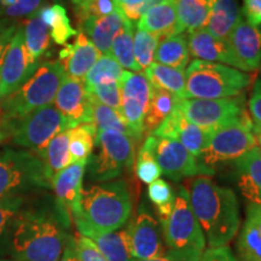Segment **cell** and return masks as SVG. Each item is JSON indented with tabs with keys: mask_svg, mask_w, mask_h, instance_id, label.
I'll use <instances>...</instances> for the list:
<instances>
[{
	"mask_svg": "<svg viewBox=\"0 0 261 261\" xmlns=\"http://www.w3.org/2000/svg\"><path fill=\"white\" fill-rule=\"evenodd\" d=\"M196 219L211 248L227 246L240 228V204L231 189L205 175L196 177L188 189Z\"/></svg>",
	"mask_w": 261,
	"mask_h": 261,
	"instance_id": "cell-1",
	"label": "cell"
},
{
	"mask_svg": "<svg viewBox=\"0 0 261 261\" xmlns=\"http://www.w3.org/2000/svg\"><path fill=\"white\" fill-rule=\"evenodd\" d=\"M67 238L58 215L44 211L22 210L10 233L17 261H61Z\"/></svg>",
	"mask_w": 261,
	"mask_h": 261,
	"instance_id": "cell-2",
	"label": "cell"
},
{
	"mask_svg": "<svg viewBox=\"0 0 261 261\" xmlns=\"http://www.w3.org/2000/svg\"><path fill=\"white\" fill-rule=\"evenodd\" d=\"M132 196L125 180L94 184L83 191L81 211L73 221L81 236L122 228L132 213Z\"/></svg>",
	"mask_w": 261,
	"mask_h": 261,
	"instance_id": "cell-3",
	"label": "cell"
},
{
	"mask_svg": "<svg viewBox=\"0 0 261 261\" xmlns=\"http://www.w3.org/2000/svg\"><path fill=\"white\" fill-rule=\"evenodd\" d=\"M67 77L60 61H44L17 91L0 100V127L4 129L29 113L51 106Z\"/></svg>",
	"mask_w": 261,
	"mask_h": 261,
	"instance_id": "cell-4",
	"label": "cell"
},
{
	"mask_svg": "<svg viewBox=\"0 0 261 261\" xmlns=\"http://www.w3.org/2000/svg\"><path fill=\"white\" fill-rule=\"evenodd\" d=\"M171 261H200L205 250V236L196 219L188 189L179 185L171 217L162 225Z\"/></svg>",
	"mask_w": 261,
	"mask_h": 261,
	"instance_id": "cell-5",
	"label": "cell"
},
{
	"mask_svg": "<svg viewBox=\"0 0 261 261\" xmlns=\"http://www.w3.org/2000/svg\"><path fill=\"white\" fill-rule=\"evenodd\" d=\"M185 77L188 99L236 97L252 83V77L246 71L202 60H194L188 64Z\"/></svg>",
	"mask_w": 261,
	"mask_h": 261,
	"instance_id": "cell-6",
	"label": "cell"
},
{
	"mask_svg": "<svg viewBox=\"0 0 261 261\" xmlns=\"http://www.w3.org/2000/svg\"><path fill=\"white\" fill-rule=\"evenodd\" d=\"M94 146L96 154L87 161L89 178L92 181L114 180L129 172L135 165L136 142L129 136L115 130H98Z\"/></svg>",
	"mask_w": 261,
	"mask_h": 261,
	"instance_id": "cell-7",
	"label": "cell"
},
{
	"mask_svg": "<svg viewBox=\"0 0 261 261\" xmlns=\"http://www.w3.org/2000/svg\"><path fill=\"white\" fill-rule=\"evenodd\" d=\"M51 188L37 152L6 148L0 151V198Z\"/></svg>",
	"mask_w": 261,
	"mask_h": 261,
	"instance_id": "cell-8",
	"label": "cell"
},
{
	"mask_svg": "<svg viewBox=\"0 0 261 261\" xmlns=\"http://www.w3.org/2000/svg\"><path fill=\"white\" fill-rule=\"evenodd\" d=\"M71 129L68 120L55 106H46L29 113L22 119L3 129L6 138L23 148L33 149L39 154L58 133Z\"/></svg>",
	"mask_w": 261,
	"mask_h": 261,
	"instance_id": "cell-9",
	"label": "cell"
},
{
	"mask_svg": "<svg viewBox=\"0 0 261 261\" xmlns=\"http://www.w3.org/2000/svg\"><path fill=\"white\" fill-rule=\"evenodd\" d=\"M253 126L254 121L247 113L237 121L213 130L198 160L207 167L213 168L217 163L234 161L241 158L256 146Z\"/></svg>",
	"mask_w": 261,
	"mask_h": 261,
	"instance_id": "cell-10",
	"label": "cell"
},
{
	"mask_svg": "<svg viewBox=\"0 0 261 261\" xmlns=\"http://www.w3.org/2000/svg\"><path fill=\"white\" fill-rule=\"evenodd\" d=\"M142 148L148 150L158 162L161 173L174 181L200 175H213L214 168L207 167L182 146L178 140L149 135Z\"/></svg>",
	"mask_w": 261,
	"mask_h": 261,
	"instance_id": "cell-11",
	"label": "cell"
},
{
	"mask_svg": "<svg viewBox=\"0 0 261 261\" xmlns=\"http://www.w3.org/2000/svg\"><path fill=\"white\" fill-rule=\"evenodd\" d=\"M242 94L219 99H179L178 108L189 121L212 133L230 125L248 113Z\"/></svg>",
	"mask_w": 261,
	"mask_h": 261,
	"instance_id": "cell-12",
	"label": "cell"
},
{
	"mask_svg": "<svg viewBox=\"0 0 261 261\" xmlns=\"http://www.w3.org/2000/svg\"><path fill=\"white\" fill-rule=\"evenodd\" d=\"M121 109L120 113L132 130L135 142L144 136V121L151 100V84L142 71L123 70L120 80Z\"/></svg>",
	"mask_w": 261,
	"mask_h": 261,
	"instance_id": "cell-13",
	"label": "cell"
},
{
	"mask_svg": "<svg viewBox=\"0 0 261 261\" xmlns=\"http://www.w3.org/2000/svg\"><path fill=\"white\" fill-rule=\"evenodd\" d=\"M87 162H76L58 172L51 180V188L56 196V212L65 228L81 211L83 181Z\"/></svg>",
	"mask_w": 261,
	"mask_h": 261,
	"instance_id": "cell-14",
	"label": "cell"
},
{
	"mask_svg": "<svg viewBox=\"0 0 261 261\" xmlns=\"http://www.w3.org/2000/svg\"><path fill=\"white\" fill-rule=\"evenodd\" d=\"M37 69L25 50L23 24H17L3 62L0 100L17 91Z\"/></svg>",
	"mask_w": 261,
	"mask_h": 261,
	"instance_id": "cell-15",
	"label": "cell"
},
{
	"mask_svg": "<svg viewBox=\"0 0 261 261\" xmlns=\"http://www.w3.org/2000/svg\"><path fill=\"white\" fill-rule=\"evenodd\" d=\"M54 103L58 112L70 123L71 128L93 123L92 104L84 81L67 75L57 91Z\"/></svg>",
	"mask_w": 261,
	"mask_h": 261,
	"instance_id": "cell-16",
	"label": "cell"
},
{
	"mask_svg": "<svg viewBox=\"0 0 261 261\" xmlns=\"http://www.w3.org/2000/svg\"><path fill=\"white\" fill-rule=\"evenodd\" d=\"M135 260H146L163 256V246L158 220L144 204L140 205L135 220L128 225Z\"/></svg>",
	"mask_w": 261,
	"mask_h": 261,
	"instance_id": "cell-17",
	"label": "cell"
},
{
	"mask_svg": "<svg viewBox=\"0 0 261 261\" xmlns=\"http://www.w3.org/2000/svg\"><path fill=\"white\" fill-rule=\"evenodd\" d=\"M151 135L160 138L178 140L191 155L198 159L208 144L211 132L189 121L177 106L171 115Z\"/></svg>",
	"mask_w": 261,
	"mask_h": 261,
	"instance_id": "cell-18",
	"label": "cell"
},
{
	"mask_svg": "<svg viewBox=\"0 0 261 261\" xmlns=\"http://www.w3.org/2000/svg\"><path fill=\"white\" fill-rule=\"evenodd\" d=\"M242 71L261 68V31L242 18L227 38Z\"/></svg>",
	"mask_w": 261,
	"mask_h": 261,
	"instance_id": "cell-19",
	"label": "cell"
},
{
	"mask_svg": "<svg viewBox=\"0 0 261 261\" xmlns=\"http://www.w3.org/2000/svg\"><path fill=\"white\" fill-rule=\"evenodd\" d=\"M60 61L68 76L84 81L93 64L100 57V52L83 32H77L73 44H65L60 51Z\"/></svg>",
	"mask_w": 261,
	"mask_h": 261,
	"instance_id": "cell-20",
	"label": "cell"
},
{
	"mask_svg": "<svg viewBox=\"0 0 261 261\" xmlns=\"http://www.w3.org/2000/svg\"><path fill=\"white\" fill-rule=\"evenodd\" d=\"M189 51L196 60H202L213 63H223L231 65L232 68L241 70L236 56L230 46V42L223 39H217L205 29L189 33L188 37Z\"/></svg>",
	"mask_w": 261,
	"mask_h": 261,
	"instance_id": "cell-21",
	"label": "cell"
},
{
	"mask_svg": "<svg viewBox=\"0 0 261 261\" xmlns=\"http://www.w3.org/2000/svg\"><path fill=\"white\" fill-rule=\"evenodd\" d=\"M128 19L121 10L117 9L113 14L98 18H90L80 23L81 32L90 39L100 54H109L114 39L122 31Z\"/></svg>",
	"mask_w": 261,
	"mask_h": 261,
	"instance_id": "cell-22",
	"label": "cell"
},
{
	"mask_svg": "<svg viewBox=\"0 0 261 261\" xmlns=\"http://www.w3.org/2000/svg\"><path fill=\"white\" fill-rule=\"evenodd\" d=\"M238 174V187L247 200L261 205V151L254 146L234 160Z\"/></svg>",
	"mask_w": 261,
	"mask_h": 261,
	"instance_id": "cell-23",
	"label": "cell"
},
{
	"mask_svg": "<svg viewBox=\"0 0 261 261\" xmlns=\"http://www.w3.org/2000/svg\"><path fill=\"white\" fill-rule=\"evenodd\" d=\"M137 28L160 38L182 34L178 24L175 0H165L154 6L140 17Z\"/></svg>",
	"mask_w": 261,
	"mask_h": 261,
	"instance_id": "cell-24",
	"label": "cell"
},
{
	"mask_svg": "<svg viewBox=\"0 0 261 261\" xmlns=\"http://www.w3.org/2000/svg\"><path fill=\"white\" fill-rule=\"evenodd\" d=\"M242 261H261V205L250 203L237 241Z\"/></svg>",
	"mask_w": 261,
	"mask_h": 261,
	"instance_id": "cell-25",
	"label": "cell"
},
{
	"mask_svg": "<svg viewBox=\"0 0 261 261\" xmlns=\"http://www.w3.org/2000/svg\"><path fill=\"white\" fill-rule=\"evenodd\" d=\"M242 18V10L238 0H214L204 29L212 37L226 40Z\"/></svg>",
	"mask_w": 261,
	"mask_h": 261,
	"instance_id": "cell-26",
	"label": "cell"
},
{
	"mask_svg": "<svg viewBox=\"0 0 261 261\" xmlns=\"http://www.w3.org/2000/svg\"><path fill=\"white\" fill-rule=\"evenodd\" d=\"M85 237L96 244L107 261L133 260L128 226L112 232H90Z\"/></svg>",
	"mask_w": 261,
	"mask_h": 261,
	"instance_id": "cell-27",
	"label": "cell"
},
{
	"mask_svg": "<svg viewBox=\"0 0 261 261\" xmlns=\"http://www.w3.org/2000/svg\"><path fill=\"white\" fill-rule=\"evenodd\" d=\"M24 46L32 63L39 67L42 63V58L47 56L51 46V34L47 25L35 15L28 17L23 22Z\"/></svg>",
	"mask_w": 261,
	"mask_h": 261,
	"instance_id": "cell-28",
	"label": "cell"
},
{
	"mask_svg": "<svg viewBox=\"0 0 261 261\" xmlns=\"http://www.w3.org/2000/svg\"><path fill=\"white\" fill-rule=\"evenodd\" d=\"M214 0H175L180 32L191 33L204 29L211 16Z\"/></svg>",
	"mask_w": 261,
	"mask_h": 261,
	"instance_id": "cell-29",
	"label": "cell"
},
{
	"mask_svg": "<svg viewBox=\"0 0 261 261\" xmlns=\"http://www.w3.org/2000/svg\"><path fill=\"white\" fill-rule=\"evenodd\" d=\"M45 165V174L50 181L58 172L71 165L69 152V129L58 133L50 140L46 148L38 154Z\"/></svg>",
	"mask_w": 261,
	"mask_h": 261,
	"instance_id": "cell-30",
	"label": "cell"
},
{
	"mask_svg": "<svg viewBox=\"0 0 261 261\" xmlns=\"http://www.w3.org/2000/svg\"><path fill=\"white\" fill-rule=\"evenodd\" d=\"M155 61L156 63L184 70L190 61L187 35L175 34L161 38L155 54Z\"/></svg>",
	"mask_w": 261,
	"mask_h": 261,
	"instance_id": "cell-31",
	"label": "cell"
},
{
	"mask_svg": "<svg viewBox=\"0 0 261 261\" xmlns=\"http://www.w3.org/2000/svg\"><path fill=\"white\" fill-rule=\"evenodd\" d=\"M144 75L151 86L166 90L175 96L185 99L187 98V77L185 70L175 69L154 62L144 71Z\"/></svg>",
	"mask_w": 261,
	"mask_h": 261,
	"instance_id": "cell-32",
	"label": "cell"
},
{
	"mask_svg": "<svg viewBox=\"0 0 261 261\" xmlns=\"http://www.w3.org/2000/svg\"><path fill=\"white\" fill-rule=\"evenodd\" d=\"M38 16L50 29L51 39L57 45L64 46L70 38L77 34V31L71 27L67 10L61 4L42 6L38 11Z\"/></svg>",
	"mask_w": 261,
	"mask_h": 261,
	"instance_id": "cell-33",
	"label": "cell"
},
{
	"mask_svg": "<svg viewBox=\"0 0 261 261\" xmlns=\"http://www.w3.org/2000/svg\"><path fill=\"white\" fill-rule=\"evenodd\" d=\"M151 100L144 121V133L151 135L173 113L180 98L168 91L151 86Z\"/></svg>",
	"mask_w": 261,
	"mask_h": 261,
	"instance_id": "cell-34",
	"label": "cell"
},
{
	"mask_svg": "<svg viewBox=\"0 0 261 261\" xmlns=\"http://www.w3.org/2000/svg\"><path fill=\"white\" fill-rule=\"evenodd\" d=\"M97 128L93 123H85L69 129V152L71 163L87 162L93 152Z\"/></svg>",
	"mask_w": 261,
	"mask_h": 261,
	"instance_id": "cell-35",
	"label": "cell"
},
{
	"mask_svg": "<svg viewBox=\"0 0 261 261\" xmlns=\"http://www.w3.org/2000/svg\"><path fill=\"white\" fill-rule=\"evenodd\" d=\"M90 98L91 104H92L93 125L96 126L97 132L98 130H115V132H120L126 136H129L133 139L132 130H130L128 125H127L126 120L123 119L120 110L104 106V104L97 102L91 96Z\"/></svg>",
	"mask_w": 261,
	"mask_h": 261,
	"instance_id": "cell-36",
	"label": "cell"
},
{
	"mask_svg": "<svg viewBox=\"0 0 261 261\" xmlns=\"http://www.w3.org/2000/svg\"><path fill=\"white\" fill-rule=\"evenodd\" d=\"M133 29L135 25L132 22H127L122 31L114 39L109 54L122 68L132 71H140L136 63L135 51H133V34H135Z\"/></svg>",
	"mask_w": 261,
	"mask_h": 261,
	"instance_id": "cell-37",
	"label": "cell"
},
{
	"mask_svg": "<svg viewBox=\"0 0 261 261\" xmlns=\"http://www.w3.org/2000/svg\"><path fill=\"white\" fill-rule=\"evenodd\" d=\"M123 74V68L114 60L110 54H104L98 58L93 67L84 79L86 87L107 83V81H120Z\"/></svg>",
	"mask_w": 261,
	"mask_h": 261,
	"instance_id": "cell-38",
	"label": "cell"
},
{
	"mask_svg": "<svg viewBox=\"0 0 261 261\" xmlns=\"http://www.w3.org/2000/svg\"><path fill=\"white\" fill-rule=\"evenodd\" d=\"M148 197L150 202L155 205L159 214V219L161 221V225H163L171 217L173 207H174L175 194L171 184L159 178L158 180L149 184Z\"/></svg>",
	"mask_w": 261,
	"mask_h": 261,
	"instance_id": "cell-39",
	"label": "cell"
},
{
	"mask_svg": "<svg viewBox=\"0 0 261 261\" xmlns=\"http://www.w3.org/2000/svg\"><path fill=\"white\" fill-rule=\"evenodd\" d=\"M161 38L151 33L140 31L137 28L133 34V51L135 60L142 73L155 62V54Z\"/></svg>",
	"mask_w": 261,
	"mask_h": 261,
	"instance_id": "cell-40",
	"label": "cell"
},
{
	"mask_svg": "<svg viewBox=\"0 0 261 261\" xmlns=\"http://www.w3.org/2000/svg\"><path fill=\"white\" fill-rule=\"evenodd\" d=\"M25 202L24 196L14 195L0 198V241L5 236L10 237L12 225L21 213Z\"/></svg>",
	"mask_w": 261,
	"mask_h": 261,
	"instance_id": "cell-41",
	"label": "cell"
},
{
	"mask_svg": "<svg viewBox=\"0 0 261 261\" xmlns=\"http://www.w3.org/2000/svg\"><path fill=\"white\" fill-rule=\"evenodd\" d=\"M44 0H0V19L31 17L42 8Z\"/></svg>",
	"mask_w": 261,
	"mask_h": 261,
	"instance_id": "cell-42",
	"label": "cell"
},
{
	"mask_svg": "<svg viewBox=\"0 0 261 261\" xmlns=\"http://www.w3.org/2000/svg\"><path fill=\"white\" fill-rule=\"evenodd\" d=\"M90 96L97 102L113 109H121V87L120 81H107V83L96 85L92 87H86Z\"/></svg>",
	"mask_w": 261,
	"mask_h": 261,
	"instance_id": "cell-43",
	"label": "cell"
},
{
	"mask_svg": "<svg viewBox=\"0 0 261 261\" xmlns=\"http://www.w3.org/2000/svg\"><path fill=\"white\" fill-rule=\"evenodd\" d=\"M135 173L137 178L144 184H151L152 181L158 180L160 175L162 174L154 156L144 148H140L138 156H137Z\"/></svg>",
	"mask_w": 261,
	"mask_h": 261,
	"instance_id": "cell-44",
	"label": "cell"
},
{
	"mask_svg": "<svg viewBox=\"0 0 261 261\" xmlns=\"http://www.w3.org/2000/svg\"><path fill=\"white\" fill-rule=\"evenodd\" d=\"M74 240L75 250H76L80 261H107L98 247L90 238L80 234V236L74 237Z\"/></svg>",
	"mask_w": 261,
	"mask_h": 261,
	"instance_id": "cell-45",
	"label": "cell"
},
{
	"mask_svg": "<svg viewBox=\"0 0 261 261\" xmlns=\"http://www.w3.org/2000/svg\"><path fill=\"white\" fill-rule=\"evenodd\" d=\"M119 9L129 22H138L148 11V0H122Z\"/></svg>",
	"mask_w": 261,
	"mask_h": 261,
	"instance_id": "cell-46",
	"label": "cell"
},
{
	"mask_svg": "<svg viewBox=\"0 0 261 261\" xmlns=\"http://www.w3.org/2000/svg\"><path fill=\"white\" fill-rule=\"evenodd\" d=\"M248 109L254 123L261 125V76L257 77L254 83L252 96L248 100Z\"/></svg>",
	"mask_w": 261,
	"mask_h": 261,
	"instance_id": "cell-47",
	"label": "cell"
},
{
	"mask_svg": "<svg viewBox=\"0 0 261 261\" xmlns=\"http://www.w3.org/2000/svg\"><path fill=\"white\" fill-rule=\"evenodd\" d=\"M242 15L246 16L247 23L253 27L261 25V0H243Z\"/></svg>",
	"mask_w": 261,
	"mask_h": 261,
	"instance_id": "cell-48",
	"label": "cell"
},
{
	"mask_svg": "<svg viewBox=\"0 0 261 261\" xmlns=\"http://www.w3.org/2000/svg\"><path fill=\"white\" fill-rule=\"evenodd\" d=\"M200 261H238L227 246L205 249Z\"/></svg>",
	"mask_w": 261,
	"mask_h": 261,
	"instance_id": "cell-49",
	"label": "cell"
},
{
	"mask_svg": "<svg viewBox=\"0 0 261 261\" xmlns=\"http://www.w3.org/2000/svg\"><path fill=\"white\" fill-rule=\"evenodd\" d=\"M16 27L17 24L11 23L8 28H5L4 31L0 33V84H2V67H3V62H4L5 58V54L8 51L9 44L11 41L12 35L16 31Z\"/></svg>",
	"mask_w": 261,
	"mask_h": 261,
	"instance_id": "cell-50",
	"label": "cell"
},
{
	"mask_svg": "<svg viewBox=\"0 0 261 261\" xmlns=\"http://www.w3.org/2000/svg\"><path fill=\"white\" fill-rule=\"evenodd\" d=\"M61 261H80L76 250H75V240L73 236H68L67 238Z\"/></svg>",
	"mask_w": 261,
	"mask_h": 261,
	"instance_id": "cell-51",
	"label": "cell"
},
{
	"mask_svg": "<svg viewBox=\"0 0 261 261\" xmlns=\"http://www.w3.org/2000/svg\"><path fill=\"white\" fill-rule=\"evenodd\" d=\"M253 135L254 138H255L256 146L259 148L261 151V125H257V123H254L253 126Z\"/></svg>",
	"mask_w": 261,
	"mask_h": 261,
	"instance_id": "cell-52",
	"label": "cell"
},
{
	"mask_svg": "<svg viewBox=\"0 0 261 261\" xmlns=\"http://www.w3.org/2000/svg\"><path fill=\"white\" fill-rule=\"evenodd\" d=\"M12 22L9 21V19H0V33L4 31L5 28H8Z\"/></svg>",
	"mask_w": 261,
	"mask_h": 261,
	"instance_id": "cell-53",
	"label": "cell"
},
{
	"mask_svg": "<svg viewBox=\"0 0 261 261\" xmlns=\"http://www.w3.org/2000/svg\"><path fill=\"white\" fill-rule=\"evenodd\" d=\"M132 261H171L167 256H160L154 257V259H146V260H132Z\"/></svg>",
	"mask_w": 261,
	"mask_h": 261,
	"instance_id": "cell-54",
	"label": "cell"
},
{
	"mask_svg": "<svg viewBox=\"0 0 261 261\" xmlns=\"http://www.w3.org/2000/svg\"><path fill=\"white\" fill-rule=\"evenodd\" d=\"M5 139H6V137L4 135V132H3L2 127H0V142H3V140H5Z\"/></svg>",
	"mask_w": 261,
	"mask_h": 261,
	"instance_id": "cell-55",
	"label": "cell"
},
{
	"mask_svg": "<svg viewBox=\"0 0 261 261\" xmlns=\"http://www.w3.org/2000/svg\"><path fill=\"white\" fill-rule=\"evenodd\" d=\"M115 2H116V4H117V6H119V4H120V3H121V2H122V0H115Z\"/></svg>",
	"mask_w": 261,
	"mask_h": 261,
	"instance_id": "cell-56",
	"label": "cell"
},
{
	"mask_svg": "<svg viewBox=\"0 0 261 261\" xmlns=\"http://www.w3.org/2000/svg\"><path fill=\"white\" fill-rule=\"evenodd\" d=\"M0 261H12V260H0Z\"/></svg>",
	"mask_w": 261,
	"mask_h": 261,
	"instance_id": "cell-57",
	"label": "cell"
}]
</instances>
